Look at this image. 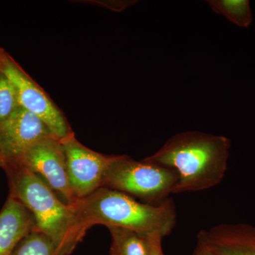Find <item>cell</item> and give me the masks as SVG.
<instances>
[{
    "mask_svg": "<svg viewBox=\"0 0 255 255\" xmlns=\"http://www.w3.org/2000/svg\"><path fill=\"white\" fill-rule=\"evenodd\" d=\"M71 206L83 237L92 226L102 225L143 236L157 233L164 238L177 224V210L172 198L163 204L152 205L139 202L121 191L101 187Z\"/></svg>",
    "mask_w": 255,
    "mask_h": 255,
    "instance_id": "cell-1",
    "label": "cell"
},
{
    "mask_svg": "<svg viewBox=\"0 0 255 255\" xmlns=\"http://www.w3.org/2000/svg\"><path fill=\"white\" fill-rule=\"evenodd\" d=\"M231 142L222 135L199 131L175 134L153 155L144 159L175 169L173 194L211 189L226 175Z\"/></svg>",
    "mask_w": 255,
    "mask_h": 255,
    "instance_id": "cell-2",
    "label": "cell"
},
{
    "mask_svg": "<svg viewBox=\"0 0 255 255\" xmlns=\"http://www.w3.org/2000/svg\"><path fill=\"white\" fill-rule=\"evenodd\" d=\"M9 180V196L31 213L37 231L54 243L60 255H70L82 241L71 206L64 204L51 188L21 165L4 168Z\"/></svg>",
    "mask_w": 255,
    "mask_h": 255,
    "instance_id": "cell-3",
    "label": "cell"
},
{
    "mask_svg": "<svg viewBox=\"0 0 255 255\" xmlns=\"http://www.w3.org/2000/svg\"><path fill=\"white\" fill-rule=\"evenodd\" d=\"M179 179L177 171L170 167L117 155L113 156L109 164L103 187L138 198L146 204L159 205L173 194Z\"/></svg>",
    "mask_w": 255,
    "mask_h": 255,
    "instance_id": "cell-4",
    "label": "cell"
},
{
    "mask_svg": "<svg viewBox=\"0 0 255 255\" xmlns=\"http://www.w3.org/2000/svg\"><path fill=\"white\" fill-rule=\"evenodd\" d=\"M0 70L14 86L20 107L41 119L55 137L61 140L73 132L63 112L2 48H0Z\"/></svg>",
    "mask_w": 255,
    "mask_h": 255,
    "instance_id": "cell-5",
    "label": "cell"
},
{
    "mask_svg": "<svg viewBox=\"0 0 255 255\" xmlns=\"http://www.w3.org/2000/svg\"><path fill=\"white\" fill-rule=\"evenodd\" d=\"M70 187L77 200L103 187L104 178L113 156L103 155L82 145L72 132L60 140Z\"/></svg>",
    "mask_w": 255,
    "mask_h": 255,
    "instance_id": "cell-6",
    "label": "cell"
},
{
    "mask_svg": "<svg viewBox=\"0 0 255 255\" xmlns=\"http://www.w3.org/2000/svg\"><path fill=\"white\" fill-rule=\"evenodd\" d=\"M16 165L26 167L43 179L64 204L72 206L78 201L69 182L63 145L57 137L50 136L38 142Z\"/></svg>",
    "mask_w": 255,
    "mask_h": 255,
    "instance_id": "cell-7",
    "label": "cell"
},
{
    "mask_svg": "<svg viewBox=\"0 0 255 255\" xmlns=\"http://www.w3.org/2000/svg\"><path fill=\"white\" fill-rule=\"evenodd\" d=\"M54 136L36 115L19 107L0 124V150L4 167L16 165L32 147Z\"/></svg>",
    "mask_w": 255,
    "mask_h": 255,
    "instance_id": "cell-8",
    "label": "cell"
},
{
    "mask_svg": "<svg viewBox=\"0 0 255 255\" xmlns=\"http://www.w3.org/2000/svg\"><path fill=\"white\" fill-rule=\"evenodd\" d=\"M197 241L212 255H255V226L222 223L198 233Z\"/></svg>",
    "mask_w": 255,
    "mask_h": 255,
    "instance_id": "cell-9",
    "label": "cell"
},
{
    "mask_svg": "<svg viewBox=\"0 0 255 255\" xmlns=\"http://www.w3.org/2000/svg\"><path fill=\"white\" fill-rule=\"evenodd\" d=\"M35 229L29 211L9 196L0 212V255H11L19 242Z\"/></svg>",
    "mask_w": 255,
    "mask_h": 255,
    "instance_id": "cell-10",
    "label": "cell"
},
{
    "mask_svg": "<svg viewBox=\"0 0 255 255\" xmlns=\"http://www.w3.org/2000/svg\"><path fill=\"white\" fill-rule=\"evenodd\" d=\"M109 230L112 237L110 255H149L146 236L124 228Z\"/></svg>",
    "mask_w": 255,
    "mask_h": 255,
    "instance_id": "cell-11",
    "label": "cell"
},
{
    "mask_svg": "<svg viewBox=\"0 0 255 255\" xmlns=\"http://www.w3.org/2000/svg\"><path fill=\"white\" fill-rule=\"evenodd\" d=\"M210 7L218 14L241 27H248L253 22V14L248 0H209Z\"/></svg>",
    "mask_w": 255,
    "mask_h": 255,
    "instance_id": "cell-12",
    "label": "cell"
},
{
    "mask_svg": "<svg viewBox=\"0 0 255 255\" xmlns=\"http://www.w3.org/2000/svg\"><path fill=\"white\" fill-rule=\"evenodd\" d=\"M11 255H60L51 239L35 229L19 242Z\"/></svg>",
    "mask_w": 255,
    "mask_h": 255,
    "instance_id": "cell-13",
    "label": "cell"
},
{
    "mask_svg": "<svg viewBox=\"0 0 255 255\" xmlns=\"http://www.w3.org/2000/svg\"><path fill=\"white\" fill-rule=\"evenodd\" d=\"M19 107L14 86L0 70V124L9 119Z\"/></svg>",
    "mask_w": 255,
    "mask_h": 255,
    "instance_id": "cell-14",
    "label": "cell"
},
{
    "mask_svg": "<svg viewBox=\"0 0 255 255\" xmlns=\"http://www.w3.org/2000/svg\"><path fill=\"white\" fill-rule=\"evenodd\" d=\"M148 247L149 255H164L162 248L163 238L157 233L147 235L145 236Z\"/></svg>",
    "mask_w": 255,
    "mask_h": 255,
    "instance_id": "cell-15",
    "label": "cell"
},
{
    "mask_svg": "<svg viewBox=\"0 0 255 255\" xmlns=\"http://www.w3.org/2000/svg\"><path fill=\"white\" fill-rule=\"evenodd\" d=\"M212 255L210 253L209 250L206 248L202 243L197 241L196 243V248H194V251H193L192 255Z\"/></svg>",
    "mask_w": 255,
    "mask_h": 255,
    "instance_id": "cell-16",
    "label": "cell"
},
{
    "mask_svg": "<svg viewBox=\"0 0 255 255\" xmlns=\"http://www.w3.org/2000/svg\"><path fill=\"white\" fill-rule=\"evenodd\" d=\"M4 167V162H3L2 157H1V150H0V167L3 168Z\"/></svg>",
    "mask_w": 255,
    "mask_h": 255,
    "instance_id": "cell-17",
    "label": "cell"
}]
</instances>
